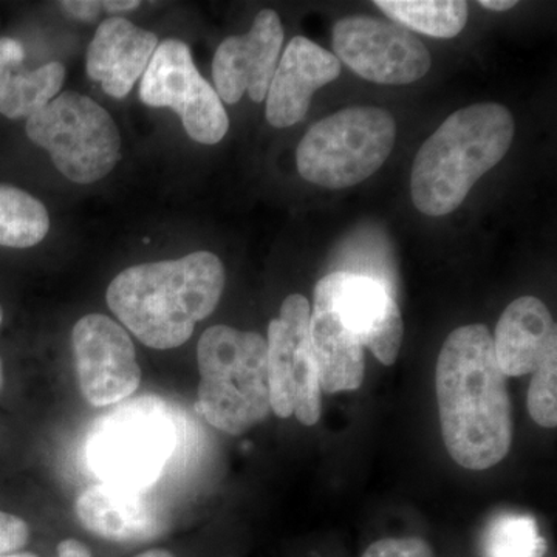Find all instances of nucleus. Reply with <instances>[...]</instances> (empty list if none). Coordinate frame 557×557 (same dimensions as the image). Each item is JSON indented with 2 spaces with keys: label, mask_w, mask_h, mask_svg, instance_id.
I'll list each match as a JSON object with an SVG mask.
<instances>
[{
  "label": "nucleus",
  "mask_w": 557,
  "mask_h": 557,
  "mask_svg": "<svg viewBox=\"0 0 557 557\" xmlns=\"http://www.w3.org/2000/svg\"><path fill=\"white\" fill-rule=\"evenodd\" d=\"M64 81L65 67L61 62L16 70L0 89V113L10 120L32 119L58 97Z\"/></svg>",
  "instance_id": "aec40b11"
},
{
  "label": "nucleus",
  "mask_w": 557,
  "mask_h": 557,
  "mask_svg": "<svg viewBox=\"0 0 557 557\" xmlns=\"http://www.w3.org/2000/svg\"><path fill=\"white\" fill-rule=\"evenodd\" d=\"M282 44L281 17L269 9L260 11L251 30L223 40L212 61V78L220 100L237 104L245 94L255 102L265 100Z\"/></svg>",
  "instance_id": "ddd939ff"
},
{
  "label": "nucleus",
  "mask_w": 557,
  "mask_h": 557,
  "mask_svg": "<svg viewBox=\"0 0 557 557\" xmlns=\"http://www.w3.org/2000/svg\"><path fill=\"white\" fill-rule=\"evenodd\" d=\"M25 50L21 42L11 38H0V89L16 70L22 69Z\"/></svg>",
  "instance_id": "393cba45"
},
{
  "label": "nucleus",
  "mask_w": 557,
  "mask_h": 557,
  "mask_svg": "<svg viewBox=\"0 0 557 557\" xmlns=\"http://www.w3.org/2000/svg\"><path fill=\"white\" fill-rule=\"evenodd\" d=\"M0 557H38L33 555V553H11V555H3Z\"/></svg>",
  "instance_id": "2f4dec72"
},
{
  "label": "nucleus",
  "mask_w": 557,
  "mask_h": 557,
  "mask_svg": "<svg viewBox=\"0 0 557 557\" xmlns=\"http://www.w3.org/2000/svg\"><path fill=\"white\" fill-rule=\"evenodd\" d=\"M515 139V119L496 102L454 112L423 143L413 160L410 194L418 211L442 218L456 211L472 186L504 160Z\"/></svg>",
  "instance_id": "7ed1b4c3"
},
{
  "label": "nucleus",
  "mask_w": 557,
  "mask_h": 557,
  "mask_svg": "<svg viewBox=\"0 0 557 557\" xmlns=\"http://www.w3.org/2000/svg\"><path fill=\"white\" fill-rule=\"evenodd\" d=\"M137 557H175L168 549H149V552L141 553Z\"/></svg>",
  "instance_id": "c756f323"
},
{
  "label": "nucleus",
  "mask_w": 557,
  "mask_h": 557,
  "mask_svg": "<svg viewBox=\"0 0 557 557\" xmlns=\"http://www.w3.org/2000/svg\"><path fill=\"white\" fill-rule=\"evenodd\" d=\"M545 541L539 536L537 523L522 515H500L485 534L486 557H542Z\"/></svg>",
  "instance_id": "4be33fe9"
},
{
  "label": "nucleus",
  "mask_w": 557,
  "mask_h": 557,
  "mask_svg": "<svg viewBox=\"0 0 557 557\" xmlns=\"http://www.w3.org/2000/svg\"><path fill=\"white\" fill-rule=\"evenodd\" d=\"M502 372L507 376L534 375L557 361L555 319L541 299L522 296L502 313L494 336Z\"/></svg>",
  "instance_id": "dca6fc26"
},
{
  "label": "nucleus",
  "mask_w": 557,
  "mask_h": 557,
  "mask_svg": "<svg viewBox=\"0 0 557 557\" xmlns=\"http://www.w3.org/2000/svg\"><path fill=\"white\" fill-rule=\"evenodd\" d=\"M397 124L381 108H348L318 121L299 143L300 177L329 189L359 185L386 163Z\"/></svg>",
  "instance_id": "423d86ee"
},
{
  "label": "nucleus",
  "mask_w": 557,
  "mask_h": 557,
  "mask_svg": "<svg viewBox=\"0 0 557 557\" xmlns=\"http://www.w3.org/2000/svg\"><path fill=\"white\" fill-rule=\"evenodd\" d=\"M226 274L222 260L197 251L177 260L143 263L110 282L109 309L145 346L170 350L193 336L218 309Z\"/></svg>",
  "instance_id": "f03ea898"
},
{
  "label": "nucleus",
  "mask_w": 557,
  "mask_h": 557,
  "mask_svg": "<svg viewBox=\"0 0 557 557\" xmlns=\"http://www.w3.org/2000/svg\"><path fill=\"white\" fill-rule=\"evenodd\" d=\"M30 541V527L24 519L0 511V556L20 552Z\"/></svg>",
  "instance_id": "b1692460"
},
{
  "label": "nucleus",
  "mask_w": 557,
  "mask_h": 557,
  "mask_svg": "<svg viewBox=\"0 0 557 557\" xmlns=\"http://www.w3.org/2000/svg\"><path fill=\"white\" fill-rule=\"evenodd\" d=\"M180 434L178 418L164 399H124L91 426L87 463L101 483L148 491L177 453Z\"/></svg>",
  "instance_id": "39448f33"
},
{
  "label": "nucleus",
  "mask_w": 557,
  "mask_h": 557,
  "mask_svg": "<svg viewBox=\"0 0 557 557\" xmlns=\"http://www.w3.org/2000/svg\"><path fill=\"white\" fill-rule=\"evenodd\" d=\"M141 3L138 0H106L102 2V10L110 14L127 13L137 10Z\"/></svg>",
  "instance_id": "cd10ccee"
},
{
  "label": "nucleus",
  "mask_w": 557,
  "mask_h": 557,
  "mask_svg": "<svg viewBox=\"0 0 557 557\" xmlns=\"http://www.w3.org/2000/svg\"><path fill=\"white\" fill-rule=\"evenodd\" d=\"M435 388L449 456L469 471L500 463L512 445V408L486 325L449 333L438 354Z\"/></svg>",
  "instance_id": "f257e3e1"
},
{
  "label": "nucleus",
  "mask_w": 557,
  "mask_h": 557,
  "mask_svg": "<svg viewBox=\"0 0 557 557\" xmlns=\"http://www.w3.org/2000/svg\"><path fill=\"white\" fill-rule=\"evenodd\" d=\"M310 336L321 391L327 394L357 391L364 381V347L341 329L327 307L318 302L310 314Z\"/></svg>",
  "instance_id": "a211bd4d"
},
{
  "label": "nucleus",
  "mask_w": 557,
  "mask_h": 557,
  "mask_svg": "<svg viewBox=\"0 0 557 557\" xmlns=\"http://www.w3.org/2000/svg\"><path fill=\"white\" fill-rule=\"evenodd\" d=\"M60 7L72 20L81 22H94L102 11V2L98 0H65Z\"/></svg>",
  "instance_id": "a878e982"
},
{
  "label": "nucleus",
  "mask_w": 557,
  "mask_h": 557,
  "mask_svg": "<svg viewBox=\"0 0 557 557\" xmlns=\"http://www.w3.org/2000/svg\"><path fill=\"white\" fill-rule=\"evenodd\" d=\"M58 557H91L90 549L76 541V539H65L57 548Z\"/></svg>",
  "instance_id": "bb28decb"
},
{
  "label": "nucleus",
  "mask_w": 557,
  "mask_h": 557,
  "mask_svg": "<svg viewBox=\"0 0 557 557\" xmlns=\"http://www.w3.org/2000/svg\"><path fill=\"white\" fill-rule=\"evenodd\" d=\"M197 412L212 428L242 435L271 412L267 339L256 332L214 325L197 346Z\"/></svg>",
  "instance_id": "20e7f679"
},
{
  "label": "nucleus",
  "mask_w": 557,
  "mask_h": 557,
  "mask_svg": "<svg viewBox=\"0 0 557 557\" xmlns=\"http://www.w3.org/2000/svg\"><path fill=\"white\" fill-rule=\"evenodd\" d=\"M81 394L95 408L119 405L141 383L137 351L126 330L104 314L81 318L72 333Z\"/></svg>",
  "instance_id": "f8f14e48"
},
{
  "label": "nucleus",
  "mask_w": 557,
  "mask_h": 557,
  "mask_svg": "<svg viewBox=\"0 0 557 557\" xmlns=\"http://www.w3.org/2000/svg\"><path fill=\"white\" fill-rule=\"evenodd\" d=\"M148 491L98 483L76 498L81 525L95 536L120 544L148 542L163 534L166 518Z\"/></svg>",
  "instance_id": "2eb2a0df"
},
{
  "label": "nucleus",
  "mask_w": 557,
  "mask_h": 557,
  "mask_svg": "<svg viewBox=\"0 0 557 557\" xmlns=\"http://www.w3.org/2000/svg\"><path fill=\"white\" fill-rule=\"evenodd\" d=\"M375 5L392 22L432 38H456L468 22L463 0H376Z\"/></svg>",
  "instance_id": "6ab92c4d"
},
{
  "label": "nucleus",
  "mask_w": 557,
  "mask_h": 557,
  "mask_svg": "<svg viewBox=\"0 0 557 557\" xmlns=\"http://www.w3.org/2000/svg\"><path fill=\"white\" fill-rule=\"evenodd\" d=\"M157 47L159 38L152 32L124 17H109L101 22L87 50V75L109 97L123 100L148 69Z\"/></svg>",
  "instance_id": "f3484780"
},
{
  "label": "nucleus",
  "mask_w": 557,
  "mask_h": 557,
  "mask_svg": "<svg viewBox=\"0 0 557 557\" xmlns=\"http://www.w3.org/2000/svg\"><path fill=\"white\" fill-rule=\"evenodd\" d=\"M49 230V211L38 199L14 186L0 185V247H35Z\"/></svg>",
  "instance_id": "412c9836"
},
{
  "label": "nucleus",
  "mask_w": 557,
  "mask_h": 557,
  "mask_svg": "<svg viewBox=\"0 0 557 557\" xmlns=\"http://www.w3.org/2000/svg\"><path fill=\"white\" fill-rule=\"evenodd\" d=\"M311 307L302 295H289L278 317L271 319L267 338V369L271 410L295 416L304 426L321 418V386L310 336Z\"/></svg>",
  "instance_id": "6e6552de"
},
{
  "label": "nucleus",
  "mask_w": 557,
  "mask_h": 557,
  "mask_svg": "<svg viewBox=\"0 0 557 557\" xmlns=\"http://www.w3.org/2000/svg\"><path fill=\"white\" fill-rule=\"evenodd\" d=\"M339 75L341 62L335 54L304 36L289 40L265 98L271 126L285 129L306 119L314 91Z\"/></svg>",
  "instance_id": "4468645a"
},
{
  "label": "nucleus",
  "mask_w": 557,
  "mask_h": 557,
  "mask_svg": "<svg viewBox=\"0 0 557 557\" xmlns=\"http://www.w3.org/2000/svg\"><path fill=\"white\" fill-rule=\"evenodd\" d=\"M480 7L490 11H508L518 5L516 0H480Z\"/></svg>",
  "instance_id": "c85d7f7f"
},
{
  "label": "nucleus",
  "mask_w": 557,
  "mask_h": 557,
  "mask_svg": "<svg viewBox=\"0 0 557 557\" xmlns=\"http://www.w3.org/2000/svg\"><path fill=\"white\" fill-rule=\"evenodd\" d=\"M3 321V310L2 306H0V325H2ZM3 386V370H2V359H0V391H2Z\"/></svg>",
  "instance_id": "7c9ffc66"
},
{
  "label": "nucleus",
  "mask_w": 557,
  "mask_h": 557,
  "mask_svg": "<svg viewBox=\"0 0 557 557\" xmlns=\"http://www.w3.org/2000/svg\"><path fill=\"white\" fill-rule=\"evenodd\" d=\"M27 135L50 153L57 170L78 185L102 180L121 159V135L97 101L65 91L27 120Z\"/></svg>",
  "instance_id": "0eeeda50"
},
{
  "label": "nucleus",
  "mask_w": 557,
  "mask_h": 557,
  "mask_svg": "<svg viewBox=\"0 0 557 557\" xmlns=\"http://www.w3.org/2000/svg\"><path fill=\"white\" fill-rule=\"evenodd\" d=\"M362 557H434V552L421 537H388L373 542Z\"/></svg>",
  "instance_id": "5701e85b"
},
{
  "label": "nucleus",
  "mask_w": 557,
  "mask_h": 557,
  "mask_svg": "<svg viewBox=\"0 0 557 557\" xmlns=\"http://www.w3.org/2000/svg\"><path fill=\"white\" fill-rule=\"evenodd\" d=\"M314 302L327 307L341 329L384 366L395 364L405 322L394 296L379 278L350 271L327 274L314 287Z\"/></svg>",
  "instance_id": "9b49d317"
},
{
  "label": "nucleus",
  "mask_w": 557,
  "mask_h": 557,
  "mask_svg": "<svg viewBox=\"0 0 557 557\" xmlns=\"http://www.w3.org/2000/svg\"><path fill=\"white\" fill-rule=\"evenodd\" d=\"M139 98L149 108L174 110L186 134L201 145H218L230 129L228 113L218 91L200 75L182 40L159 44L143 73Z\"/></svg>",
  "instance_id": "1a4fd4ad"
},
{
  "label": "nucleus",
  "mask_w": 557,
  "mask_h": 557,
  "mask_svg": "<svg viewBox=\"0 0 557 557\" xmlns=\"http://www.w3.org/2000/svg\"><path fill=\"white\" fill-rule=\"evenodd\" d=\"M332 40L338 61L370 83L412 84L431 69L428 47L397 22L343 17L333 27Z\"/></svg>",
  "instance_id": "9d476101"
}]
</instances>
